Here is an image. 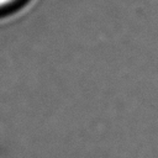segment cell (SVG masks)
I'll return each instance as SVG.
<instances>
[{"label":"cell","instance_id":"cell-1","mask_svg":"<svg viewBox=\"0 0 158 158\" xmlns=\"http://www.w3.org/2000/svg\"><path fill=\"white\" fill-rule=\"evenodd\" d=\"M30 0H0V17L20 11Z\"/></svg>","mask_w":158,"mask_h":158}]
</instances>
